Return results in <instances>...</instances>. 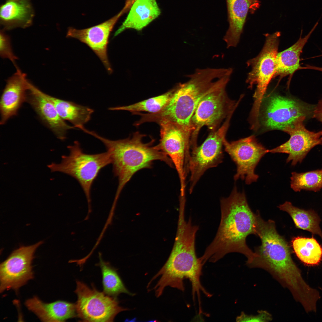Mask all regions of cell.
Wrapping results in <instances>:
<instances>
[{"label": "cell", "mask_w": 322, "mask_h": 322, "mask_svg": "<svg viewBox=\"0 0 322 322\" xmlns=\"http://www.w3.org/2000/svg\"><path fill=\"white\" fill-rule=\"evenodd\" d=\"M220 203L221 218L217 233L199 259L204 265L208 261L216 262L228 253L236 252L246 257L249 266L258 256L246 242L247 236L255 235L256 214L249 207L244 191L239 192L236 186Z\"/></svg>", "instance_id": "cell-1"}, {"label": "cell", "mask_w": 322, "mask_h": 322, "mask_svg": "<svg viewBox=\"0 0 322 322\" xmlns=\"http://www.w3.org/2000/svg\"><path fill=\"white\" fill-rule=\"evenodd\" d=\"M255 235L261 244L256 249L258 256L250 267L262 268L269 272L282 285L288 288L296 299L303 298L311 287L304 281L293 261L290 246L277 232L275 222L264 221L257 211Z\"/></svg>", "instance_id": "cell-2"}, {"label": "cell", "mask_w": 322, "mask_h": 322, "mask_svg": "<svg viewBox=\"0 0 322 322\" xmlns=\"http://www.w3.org/2000/svg\"><path fill=\"white\" fill-rule=\"evenodd\" d=\"M227 68L196 69L186 82L179 83L174 89L168 102L160 112L146 113V122L158 123L167 121L179 125L191 134L193 129L191 119L201 99L209 93L226 86L230 75Z\"/></svg>", "instance_id": "cell-3"}, {"label": "cell", "mask_w": 322, "mask_h": 322, "mask_svg": "<svg viewBox=\"0 0 322 322\" xmlns=\"http://www.w3.org/2000/svg\"><path fill=\"white\" fill-rule=\"evenodd\" d=\"M198 229L199 227L192 224L191 219L186 221L182 219L178 221L176 237L171 254L153 279L160 276L154 288L157 297L167 286L183 291V281L186 278L191 283L193 299L197 295L199 304L201 291L208 297L211 296L202 285L200 280L203 265L196 256L195 246Z\"/></svg>", "instance_id": "cell-4"}, {"label": "cell", "mask_w": 322, "mask_h": 322, "mask_svg": "<svg viewBox=\"0 0 322 322\" xmlns=\"http://www.w3.org/2000/svg\"><path fill=\"white\" fill-rule=\"evenodd\" d=\"M85 132L99 140L105 146L112 160V171L118 179V185L112 206L116 207L123 189L138 171L151 168L156 160L164 162L170 167L173 165L168 156L158 147L153 146V140L144 143L145 135L136 132L127 138L112 140L86 129Z\"/></svg>", "instance_id": "cell-5"}, {"label": "cell", "mask_w": 322, "mask_h": 322, "mask_svg": "<svg viewBox=\"0 0 322 322\" xmlns=\"http://www.w3.org/2000/svg\"><path fill=\"white\" fill-rule=\"evenodd\" d=\"M69 155L62 156L59 163L52 162L48 165L51 172H60L75 179L82 187L88 205L89 217L91 212V193L92 185L100 170L112 164L110 154L106 152L91 154L85 153L78 141L67 147Z\"/></svg>", "instance_id": "cell-6"}, {"label": "cell", "mask_w": 322, "mask_h": 322, "mask_svg": "<svg viewBox=\"0 0 322 322\" xmlns=\"http://www.w3.org/2000/svg\"><path fill=\"white\" fill-rule=\"evenodd\" d=\"M280 36L279 32L265 34V42L260 53L247 62V66H250L251 70L248 74L246 82L249 84V88H252L254 85L257 86L253 96L254 103L250 116V119L253 121L259 120L265 94L275 73Z\"/></svg>", "instance_id": "cell-7"}, {"label": "cell", "mask_w": 322, "mask_h": 322, "mask_svg": "<svg viewBox=\"0 0 322 322\" xmlns=\"http://www.w3.org/2000/svg\"><path fill=\"white\" fill-rule=\"evenodd\" d=\"M226 86L216 89L207 94L200 101L191 119L193 129L190 140L191 150L197 146L198 135L201 129L207 126L215 130L221 122L233 114L242 97L238 101L231 100L225 90Z\"/></svg>", "instance_id": "cell-8"}, {"label": "cell", "mask_w": 322, "mask_h": 322, "mask_svg": "<svg viewBox=\"0 0 322 322\" xmlns=\"http://www.w3.org/2000/svg\"><path fill=\"white\" fill-rule=\"evenodd\" d=\"M76 283V309L81 321L112 322L118 313L127 310L119 305L115 297L97 290L93 284L91 288L79 281Z\"/></svg>", "instance_id": "cell-9"}, {"label": "cell", "mask_w": 322, "mask_h": 322, "mask_svg": "<svg viewBox=\"0 0 322 322\" xmlns=\"http://www.w3.org/2000/svg\"><path fill=\"white\" fill-rule=\"evenodd\" d=\"M260 110V124L267 130H282L300 117H312L315 105L277 94L263 99Z\"/></svg>", "instance_id": "cell-10"}, {"label": "cell", "mask_w": 322, "mask_h": 322, "mask_svg": "<svg viewBox=\"0 0 322 322\" xmlns=\"http://www.w3.org/2000/svg\"><path fill=\"white\" fill-rule=\"evenodd\" d=\"M232 114L226 118L219 129L213 131L200 145L192 150L188 164L190 193L207 170L222 162L224 142Z\"/></svg>", "instance_id": "cell-11"}, {"label": "cell", "mask_w": 322, "mask_h": 322, "mask_svg": "<svg viewBox=\"0 0 322 322\" xmlns=\"http://www.w3.org/2000/svg\"><path fill=\"white\" fill-rule=\"evenodd\" d=\"M158 124L160 139L157 145L171 160L177 172L180 188H184L188 172L191 134L170 121H162Z\"/></svg>", "instance_id": "cell-12"}, {"label": "cell", "mask_w": 322, "mask_h": 322, "mask_svg": "<svg viewBox=\"0 0 322 322\" xmlns=\"http://www.w3.org/2000/svg\"><path fill=\"white\" fill-rule=\"evenodd\" d=\"M224 147L237 166L234 179L244 180L247 185L257 181L259 176L255 173V168L261 158L268 153V150L254 135L231 142L225 139Z\"/></svg>", "instance_id": "cell-13"}, {"label": "cell", "mask_w": 322, "mask_h": 322, "mask_svg": "<svg viewBox=\"0 0 322 322\" xmlns=\"http://www.w3.org/2000/svg\"><path fill=\"white\" fill-rule=\"evenodd\" d=\"M43 243L22 246L13 250L0 265V292L17 291L33 278L32 263L37 248Z\"/></svg>", "instance_id": "cell-14"}, {"label": "cell", "mask_w": 322, "mask_h": 322, "mask_svg": "<svg viewBox=\"0 0 322 322\" xmlns=\"http://www.w3.org/2000/svg\"><path fill=\"white\" fill-rule=\"evenodd\" d=\"M307 118L305 116L299 117L282 131L290 136L289 139L276 148L268 150V152L288 154L287 162L291 161V165L301 163L308 153L315 146L322 145V130L318 132L309 131L303 123Z\"/></svg>", "instance_id": "cell-15"}, {"label": "cell", "mask_w": 322, "mask_h": 322, "mask_svg": "<svg viewBox=\"0 0 322 322\" xmlns=\"http://www.w3.org/2000/svg\"><path fill=\"white\" fill-rule=\"evenodd\" d=\"M126 11L124 8L117 14L99 24L83 29L69 27L66 37L78 39L90 47L101 61L109 73L112 70L107 55L110 34L119 19Z\"/></svg>", "instance_id": "cell-16"}, {"label": "cell", "mask_w": 322, "mask_h": 322, "mask_svg": "<svg viewBox=\"0 0 322 322\" xmlns=\"http://www.w3.org/2000/svg\"><path fill=\"white\" fill-rule=\"evenodd\" d=\"M26 101L32 107L42 121L58 138L64 140L67 131L75 128L67 124L59 116L52 102L45 93L30 81Z\"/></svg>", "instance_id": "cell-17"}, {"label": "cell", "mask_w": 322, "mask_h": 322, "mask_svg": "<svg viewBox=\"0 0 322 322\" xmlns=\"http://www.w3.org/2000/svg\"><path fill=\"white\" fill-rule=\"evenodd\" d=\"M16 68V72L7 80L1 97V125L17 115L23 103L26 101L29 81L26 75Z\"/></svg>", "instance_id": "cell-18"}, {"label": "cell", "mask_w": 322, "mask_h": 322, "mask_svg": "<svg viewBox=\"0 0 322 322\" xmlns=\"http://www.w3.org/2000/svg\"><path fill=\"white\" fill-rule=\"evenodd\" d=\"M25 304L43 322H64L77 316L75 304L66 301L47 303L35 296L27 300Z\"/></svg>", "instance_id": "cell-19"}, {"label": "cell", "mask_w": 322, "mask_h": 322, "mask_svg": "<svg viewBox=\"0 0 322 322\" xmlns=\"http://www.w3.org/2000/svg\"><path fill=\"white\" fill-rule=\"evenodd\" d=\"M34 16L30 0H7L0 7V24L4 30L27 27Z\"/></svg>", "instance_id": "cell-20"}, {"label": "cell", "mask_w": 322, "mask_h": 322, "mask_svg": "<svg viewBox=\"0 0 322 322\" xmlns=\"http://www.w3.org/2000/svg\"><path fill=\"white\" fill-rule=\"evenodd\" d=\"M255 0H226L229 26L223 38L227 48L235 47L239 43L246 17Z\"/></svg>", "instance_id": "cell-21"}, {"label": "cell", "mask_w": 322, "mask_h": 322, "mask_svg": "<svg viewBox=\"0 0 322 322\" xmlns=\"http://www.w3.org/2000/svg\"><path fill=\"white\" fill-rule=\"evenodd\" d=\"M160 13L157 0H135L127 17L114 36L128 29L141 30L157 18Z\"/></svg>", "instance_id": "cell-22"}, {"label": "cell", "mask_w": 322, "mask_h": 322, "mask_svg": "<svg viewBox=\"0 0 322 322\" xmlns=\"http://www.w3.org/2000/svg\"><path fill=\"white\" fill-rule=\"evenodd\" d=\"M318 24H316L309 32L302 38L301 33L298 40L291 46L278 53L276 58L275 72L274 78L279 76L280 79L289 76L288 88L291 78L296 71L301 69L300 57L305 44L307 42Z\"/></svg>", "instance_id": "cell-23"}, {"label": "cell", "mask_w": 322, "mask_h": 322, "mask_svg": "<svg viewBox=\"0 0 322 322\" xmlns=\"http://www.w3.org/2000/svg\"><path fill=\"white\" fill-rule=\"evenodd\" d=\"M45 95L53 103L61 117L64 120L70 122L75 128L84 126L90 120L94 112L93 110L90 108L46 93Z\"/></svg>", "instance_id": "cell-24"}, {"label": "cell", "mask_w": 322, "mask_h": 322, "mask_svg": "<svg viewBox=\"0 0 322 322\" xmlns=\"http://www.w3.org/2000/svg\"><path fill=\"white\" fill-rule=\"evenodd\" d=\"M278 207L280 210L290 215L297 227L318 235L322 239V232L319 225L320 219L315 212L300 209L287 201Z\"/></svg>", "instance_id": "cell-25"}, {"label": "cell", "mask_w": 322, "mask_h": 322, "mask_svg": "<svg viewBox=\"0 0 322 322\" xmlns=\"http://www.w3.org/2000/svg\"><path fill=\"white\" fill-rule=\"evenodd\" d=\"M292 244L299 259L307 265H315L322 259V247L313 237H297L293 239Z\"/></svg>", "instance_id": "cell-26"}, {"label": "cell", "mask_w": 322, "mask_h": 322, "mask_svg": "<svg viewBox=\"0 0 322 322\" xmlns=\"http://www.w3.org/2000/svg\"><path fill=\"white\" fill-rule=\"evenodd\" d=\"M99 262L97 265L100 268L102 277L103 292L106 294L115 297L124 293L131 295L125 287L116 270L110 263L104 261L101 253H98Z\"/></svg>", "instance_id": "cell-27"}, {"label": "cell", "mask_w": 322, "mask_h": 322, "mask_svg": "<svg viewBox=\"0 0 322 322\" xmlns=\"http://www.w3.org/2000/svg\"><path fill=\"white\" fill-rule=\"evenodd\" d=\"M174 90H171L159 96L126 106L110 107L111 110H124L135 114L145 112L148 113H155L161 111L167 105Z\"/></svg>", "instance_id": "cell-28"}, {"label": "cell", "mask_w": 322, "mask_h": 322, "mask_svg": "<svg viewBox=\"0 0 322 322\" xmlns=\"http://www.w3.org/2000/svg\"><path fill=\"white\" fill-rule=\"evenodd\" d=\"M290 186L295 192L302 190L317 192L322 188V170L304 173H292Z\"/></svg>", "instance_id": "cell-29"}, {"label": "cell", "mask_w": 322, "mask_h": 322, "mask_svg": "<svg viewBox=\"0 0 322 322\" xmlns=\"http://www.w3.org/2000/svg\"><path fill=\"white\" fill-rule=\"evenodd\" d=\"M9 36L6 34L3 30H1L0 35V53L3 58H7L10 60L17 67L15 63L17 59L13 52Z\"/></svg>", "instance_id": "cell-30"}, {"label": "cell", "mask_w": 322, "mask_h": 322, "mask_svg": "<svg viewBox=\"0 0 322 322\" xmlns=\"http://www.w3.org/2000/svg\"><path fill=\"white\" fill-rule=\"evenodd\" d=\"M256 315H249L244 312L236 319L237 322H269L273 320L272 315L267 311L264 310L258 311Z\"/></svg>", "instance_id": "cell-31"}, {"label": "cell", "mask_w": 322, "mask_h": 322, "mask_svg": "<svg viewBox=\"0 0 322 322\" xmlns=\"http://www.w3.org/2000/svg\"><path fill=\"white\" fill-rule=\"evenodd\" d=\"M312 117L317 119L322 123V98L319 101L317 104L315 105Z\"/></svg>", "instance_id": "cell-32"}, {"label": "cell", "mask_w": 322, "mask_h": 322, "mask_svg": "<svg viewBox=\"0 0 322 322\" xmlns=\"http://www.w3.org/2000/svg\"><path fill=\"white\" fill-rule=\"evenodd\" d=\"M312 69L322 72V67H319L309 64H306L304 67L301 66V69Z\"/></svg>", "instance_id": "cell-33"}, {"label": "cell", "mask_w": 322, "mask_h": 322, "mask_svg": "<svg viewBox=\"0 0 322 322\" xmlns=\"http://www.w3.org/2000/svg\"><path fill=\"white\" fill-rule=\"evenodd\" d=\"M134 1L135 0H127L126 2L125 5L130 8Z\"/></svg>", "instance_id": "cell-34"}]
</instances>
